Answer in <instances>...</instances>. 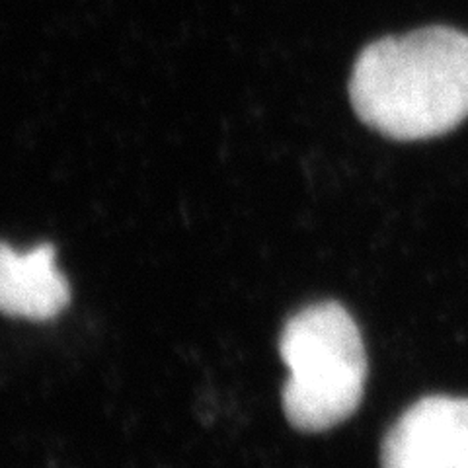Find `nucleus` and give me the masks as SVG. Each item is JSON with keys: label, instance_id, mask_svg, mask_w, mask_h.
Segmentation results:
<instances>
[{"label": "nucleus", "instance_id": "obj_4", "mask_svg": "<svg viewBox=\"0 0 468 468\" xmlns=\"http://www.w3.org/2000/svg\"><path fill=\"white\" fill-rule=\"evenodd\" d=\"M70 303L67 277L58 271L53 244L18 252L0 242V313L26 320H51Z\"/></svg>", "mask_w": 468, "mask_h": 468}, {"label": "nucleus", "instance_id": "obj_1", "mask_svg": "<svg viewBox=\"0 0 468 468\" xmlns=\"http://www.w3.org/2000/svg\"><path fill=\"white\" fill-rule=\"evenodd\" d=\"M349 100L383 137L449 133L468 117V34L433 26L371 43L351 70Z\"/></svg>", "mask_w": 468, "mask_h": 468}, {"label": "nucleus", "instance_id": "obj_3", "mask_svg": "<svg viewBox=\"0 0 468 468\" xmlns=\"http://www.w3.org/2000/svg\"><path fill=\"white\" fill-rule=\"evenodd\" d=\"M383 468H468V399L428 397L410 406L380 447Z\"/></svg>", "mask_w": 468, "mask_h": 468}, {"label": "nucleus", "instance_id": "obj_2", "mask_svg": "<svg viewBox=\"0 0 468 468\" xmlns=\"http://www.w3.org/2000/svg\"><path fill=\"white\" fill-rule=\"evenodd\" d=\"M289 369L283 412L295 430L320 433L356 414L367 380V354L356 320L335 301L304 306L282 332Z\"/></svg>", "mask_w": 468, "mask_h": 468}]
</instances>
